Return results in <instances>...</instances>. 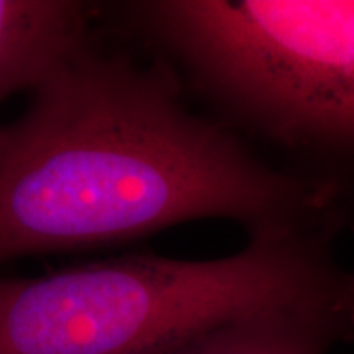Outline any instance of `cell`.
I'll return each mask as SVG.
<instances>
[{"label":"cell","instance_id":"1","mask_svg":"<svg viewBox=\"0 0 354 354\" xmlns=\"http://www.w3.org/2000/svg\"><path fill=\"white\" fill-rule=\"evenodd\" d=\"M166 59L99 44L0 131V256L92 250L197 218L328 227L330 192L190 113Z\"/></svg>","mask_w":354,"mask_h":354},{"label":"cell","instance_id":"2","mask_svg":"<svg viewBox=\"0 0 354 354\" xmlns=\"http://www.w3.org/2000/svg\"><path fill=\"white\" fill-rule=\"evenodd\" d=\"M326 228L250 234L227 258L130 254L0 284V354H149L223 323L299 307H354V272Z\"/></svg>","mask_w":354,"mask_h":354},{"label":"cell","instance_id":"3","mask_svg":"<svg viewBox=\"0 0 354 354\" xmlns=\"http://www.w3.org/2000/svg\"><path fill=\"white\" fill-rule=\"evenodd\" d=\"M122 13L245 130L354 153V0H148Z\"/></svg>","mask_w":354,"mask_h":354},{"label":"cell","instance_id":"4","mask_svg":"<svg viewBox=\"0 0 354 354\" xmlns=\"http://www.w3.org/2000/svg\"><path fill=\"white\" fill-rule=\"evenodd\" d=\"M95 43L87 3L0 0V97L41 91Z\"/></svg>","mask_w":354,"mask_h":354},{"label":"cell","instance_id":"5","mask_svg":"<svg viewBox=\"0 0 354 354\" xmlns=\"http://www.w3.org/2000/svg\"><path fill=\"white\" fill-rule=\"evenodd\" d=\"M354 338V307L263 312L203 330L149 354H325Z\"/></svg>","mask_w":354,"mask_h":354}]
</instances>
